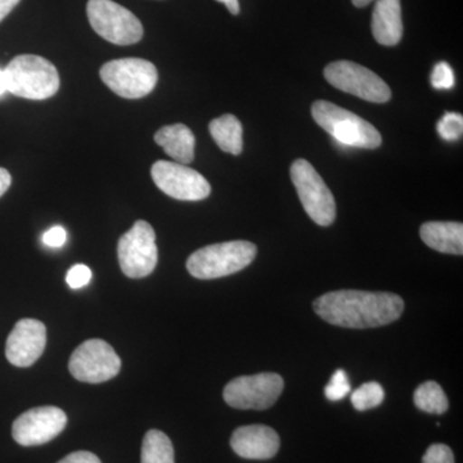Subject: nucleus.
Listing matches in <instances>:
<instances>
[{
    "instance_id": "32",
    "label": "nucleus",
    "mask_w": 463,
    "mask_h": 463,
    "mask_svg": "<svg viewBox=\"0 0 463 463\" xmlns=\"http://www.w3.org/2000/svg\"><path fill=\"white\" fill-rule=\"evenodd\" d=\"M216 2L224 3L225 7L228 8V11H230L232 14H240L239 0H216Z\"/></svg>"
},
{
    "instance_id": "34",
    "label": "nucleus",
    "mask_w": 463,
    "mask_h": 463,
    "mask_svg": "<svg viewBox=\"0 0 463 463\" xmlns=\"http://www.w3.org/2000/svg\"><path fill=\"white\" fill-rule=\"evenodd\" d=\"M353 5L358 8L367 7L368 5L373 2V0H352Z\"/></svg>"
},
{
    "instance_id": "22",
    "label": "nucleus",
    "mask_w": 463,
    "mask_h": 463,
    "mask_svg": "<svg viewBox=\"0 0 463 463\" xmlns=\"http://www.w3.org/2000/svg\"><path fill=\"white\" fill-rule=\"evenodd\" d=\"M385 399V392L379 383H364L361 388L353 392L352 404L359 412L373 410V408L379 407Z\"/></svg>"
},
{
    "instance_id": "14",
    "label": "nucleus",
    "mask_w": 463,
    "mask_h": 463,
    "mask_svg": "<svg viewBox=\"0 0 463 463\" xmlns=\"http://www.w3.org/2000/svg\"><path fill=\"white\" fill-rule=\"evenodd\" d=\"M47 345V328L38 319H20L9 334L5 356L16 367H30L41 358Z\"/></svg>"
},
{
    "instance_id": "9",
    "label": "nucleus",
    "mask_w": 463,
    "mask_h": 463,
    "mask_svg": "<svg viewBox=\"0 0 463 463\" xmlns=\"http://www.w3.org/2000/svg\"><path fill=\"white\" fill-rule=\"evenodd\" d=\"M323 74L332 87L368 102L386 103L392 99L389 85L379 75L352 61L332 62Z\"/></svg>"
},
{
    "instance_id": "10",
    "label": "nucleus",
    "mask_w": 463,
    "mask_h": 463,
    "mask_svg": "<svg viewBox=\"0 0 463 463\" xmlns=\"http://www.w3.org/2000/svg\"><path fill=\"white\" fill-rule=\"evenodd\" d=\"M283 388L285 383L279 373H258L230 381L223 397L225 403L236 410L263 411L276 403Z\"/></svg>"
},
{
    "instance_id": "33",
    "label": "nucleus",
    "mask_w": 463,
    "mask_h": 463,
    "mask_svg": "<svg viewBox=\"0 0 463 463\" xmlns=\"http://www.w3.org/2000/svg\"><path fill=\"white\" fill-rule=\"evenodd\" d=\"M7 79H5V70H0V96L7 93Z\"/></svg>"
},
{
    "instance_id": "4",
    "label": "nucleus",
    "mask_w": 463,
    "mask_h": 463,
    "mask_svg": "<svg viewBox=\"0 0 463 463\" xmlns=\"http://www.w3.org/2000/svg\"><path fill=\"white\" fill-rule=\"evenodd\" d=\"M312 116L316 123L341 145L374 149L383 143L381 134L373 125L328 100L313 103Z\"/></svg>"
},
{
    "instance_id": "13",
    "label": "nucleus",
    "mask_w": 463,
    "mask_h": 463,
    "mask_svg": "<svg viewBox=\"0 0 463 463\" xmlns=\"http://www.w3.org/2000/svg\"><path fill=\"white\" fill-rule=\"evenodd\" d=\"M67 425V416L53 405L36 407L18 416L12 425V437L24 447L43 446L57 438Z\"/></svg>"
},
{
    "instance_id": "5",
    "label": "nucleus",
    "mask_w": 463,
    "mask_h": 463,
    "mask_svg": "<svg viewBox=\"0 0 463 463\" xmlns=\"http://www.w3.org/2000/svg\"><path fill=\"white\" fill-rule=\"evenodd\" d=\"M99 74L109 90L127 99L148 96L158 80L156 67L142 58L109 61L102 66Z\"/></svg>"
},
{
    "instance_id": "28",
    "label": "nucleus",
    "mask_w": 463,
    "mask_h": 463,
    "mask_svg": "<svg viewBox=\"0 0 463 463\" xmlns=\"http://www.w3.org/2000/svg\"><path fill=\"white\" fill-rule=\"evenodd\" d=\"M67 241V232L61 225H54L43 234V243L48 248H62Z\"/></svg>"
},
{
    "instance_id": "11",
    "label": "nucleus",
    "mask_w": 463,
    "mask_h": 463,
    "mask_svg": "<svg viewBox=\"0 0 463 463\" xmlns=\"http://www.w3.org/2000/svg\"><path fill=\"white\" fill-rule=\"evenodd\" d=\"M70 373L81 383H100L114 379L121 370L120 356L100 339L85 341L76 347L69 362Z\"/></svg>"
},
{
    "instance_id": "16",
    "label": "nucleus",
    "mask_w": 463,
    "mask_h": 463,
    "mask_svg": "<svg viewBox=\"0 0 463 463\" xmlns=\"http://www.w3.org/2000/svg\"><path fill=\"white\" fill-rule=\"evenodd\" d=\"M374 41L381 45L392 47L403 36L401 0H376L373 14Z\"/></svg>"
},
{
    "instance_id": "2",
    "label": "nucleus",
    "mask_w": 463,
    "mask_h": 463,
    "mask_svg": "<svg viewBox=\"0 0 463 463\" xmlns=\"http://www.w3.org/2000/svg\"><path fill=\"white\" fill-rule=\"evenodd\" d=\"M7 90L21 99H51L60 90V75L50 61L35 54L14 57L5 69Z\"/></svg>"
},
{
    "instance_id": "30",
    "label": "nucleus",
    "mask_w": 463,
    "mask_h": 463,
    "mask_svg": "<svg viewBox=\"0 0 463 463\" xmlns=\"http://www.w3.org/2000/svg\"><path fill=\"white\" fill-rule=\"evenodd\" d=\"M20 0H0V23L14 11Z\"/></svg>"
},
{
    "instance_id": "26",
    "label": "nucleus",
    "mask_w": 463,
    "mask_h": 463,
    "mask_svg": "<svg viewBox=\"0 0 463 463\" xmlns=\"http://www.w3.org/2000/svg\"><path fill=\"white\" fill-rule=\"evenodd\" d=\"M91 279V270L87 265L76 264L66 274V282L70 288L78 289L85 288Z\"/></svg>"
},
{
    "instance_id": "7",
    "label": "nucleus",
    "mask_w": 463,
    "mask_h": 463,
    "mask_svg": "<svg viewBox=\"0 0 463 463\" xmlns=\"http://www.w3.org/2000/svg\"><path fill=\"white\" fill-rule=\"evenodd\" d=\"M91 29L116 45H132L143 38L141 21L129 9L112 0H90L87 5Z\"/></svg>"
},
{
    "instance_id": "6",
    "label": "nucleus",
    "mask_w": 463,
    "mask_h": 463,
    "mask_svg": "<svg viewBox=\"0 0 463 463\" xmlns=\"http://www.w3.org/2000/svg\"><path fill=\"white\" fill-rule=\"evenodd\" d=\"M289 175L297 188L301 205L310 219L321 227H328L334 223L336 219L334 194L312 164L303 158L295 161Z\"/></svg>"
},
{
    "instance_id": "27",
    "label": "nucleus",
    "mask_w": 463,
    "mask_h": 463,
    "mask_svg": "<svg viewBox=\"0 0 463 463\" xmlns=\"http://www.w3.org/2000/svg\"><path fill=\"white\" fill-rule=\"evenodd\" d=\"M422 463H455V455L446 444H432L426 450Z\"/></svg>"
},
{
    "instance_id": "20",
    "label": "nucleus",
    "mask_w": 463,
    "mask_h": 463,
    "mask_svg": "<svg viewBox=\"0 0 463 463\" xmlns=\"http://www.w3.org/2000/svg\"><path fill=\"white\" fill-rule=\"evenodd\" d=\"M141 463H175L172 440L160 430H149L142 444Z\"/></svg>"
},
{
    "instance_id": "1",
    "label": "nucleus",
    "mask_w": 463,
    "mask_h": 463,
    "mask_svg": "<svg viewBox=\"0 0 463 463\" xmlns=\"http://www.w3.org/2000/svg\"><path fill=\"white\" fill-rule=\"evenodd\" d=\"M317 315L331 325L345 328H373L398 321L403 315V298L390 292L340 289L317 298Z\"/></svg>"
},
{
    "instance_id": "25",
    "label": "nucleus",
    "mask_w": 463,
    "mask_h": 463,
    "mask_svg": "<svg viewBox=\"0 0 463 463\" xmlns=\"http://www.w3.org/2000/svg\"><path fill=\"white\" fill-rule=\"evenodd\" d=\"M431 85L435 90H452L455 85V74L447 62L438 63L432 70Z\"/></svg>"
},
{
    "instance_id": "3",
    "label": "nucleus",
    "mask_w": 463,
    "mask_h": 463,
    "mask_svg": "<svg viewBox=\"0 0 463 463\" xmlns=\"http://www.w3.org/2000/svg\"><path fill=\"white\" fill-rule=\"evenodd\" d=\"M258 249L248 241H230L197 250L187 260L191 276L215 279L245 269L254 261Z\"/></svg>"
},
{
    "instance_id": "8",
    "label": "nucleus",
    "mask_w": 463,
    "mask_h": 463,
    "mask_svg": "<svg viewBox=\"0 0 463 463\" xmlns=\"http://www.w3.org/2000/svg\"><path fill=\"white\" fill-rule=\"evenodd\" d=\"M118 263L125 276L143 279L154 272L158 261L156 233L146 221L134 223L118 240Z\"/></svg>"
},
{
    "instance_id": "17",
    "label": "nucleus",
    "mask_w": 463,
    "mask_h": 463,
    "mask_svg": "<svg viewBox=\"0 0 463 463\" xmlns=\"http://www.w3.org/2000/svg\"><path fill=\"white\" fill-rule=\"evenodd\" d=\"M429 248L443 254H463V225L456 222H429L420 230Z\"/></svg>"
},
{
    "instance_id": "12",
    "label": "nucleus",
    "mask_w": 463,
    "mask_h": 463,
    "mask_svg": "<svg viewBox=\"0 0 463 463\" xmlns=\"http://www.w3.org/2000/svg\"><path fill=\"white\" fill-rule=\"evenodd\" d=\"M151 175L157 188L173 199L201 201L212 192L205 176L183 164L157 161L152 165Z\"/></svg>"
},
{
    "instance_id": "29",
    "label": "nucleus",
    "mask_w": 463,
    "mask_h": 463,
    "mask_svg": "<svg viewBox=\"0 0 463 463\" xmlns=\"http://www.w3.org/2000/svg\"><path fill=\"white\" fill-rule=\"evenodd\" d=\"M58 463H102L96 455L85 450H79V452L70 453L65 458L61 459Z\"/></svg>"
},
{
    "instance_id": "24",
    "label": "nucleus",
    "mask_w": 463,
    "mask_h": 463,
    "mask_svg": "<svg viewBox=\"0 0 463 463\" xmlns=\"http://www.w3.org/2000/svg\"><path fill=\"white\" fill-rule=\"evenodd\" d=\"M352 392L349 379L344 370H337L336 373L332 374L330 383L325 388V395L328 401L339 402L341 399L346 397Z\"/></svg>"
},
{
    "instance_id": "15",
    "label": "nucleus",
    "mask_w": 463,
    "mask_h": 463,
    "mask_svg": "<svg viewBox=\"0 0 463 463\" xmlns=\"http://www.w3.org/2000/svg\"><path fill=\"white\" fill-rule=\"evenodd\" d=\"M281 440L273 429L264 425L242 426L231 438L232 449L246 459H269L279 453Z\"/></svg>"
},
{
    "instance_id": "23",
    "label": "nucleus",
    "mask_w": 463,
    "mask_h": 463,
    "mask_svg": "<svg viewBox=\"0 0 463 463\" xmlns=\"http://www.w3.org/2000/svg\"><path fill=\"white\" fill-rule=\"evenodd\" d=\"M439 136L448 142L461 139L463 133V118L457 112H447L437 125Z\"/></svg>"
},
{
    "instance_id": "18",
    "label": "nucleus",
    "mask_w": 463,
    "mask_h": 463,
    "mask_svg": "<svg viewBox=\"0 0 463 463\" xmlns=\"http://www.w3.org/2000/svg\"><path fill=\"white\" fill-rule=\"evenodd\" d=\"M155 142L161 146L175 163L185 165L194 161L196 139L187 125L174 124L161 128L155 134Z\"/></svg>"
},
{
    "instance_id": "31",
    "label": "nucleus",
    "mask_w": 463,
    "mask_h": 463,
    "mask_svg": "<svg viewBox=\"0 0 463 463\" xmlns=\"http://www.w3.org/2000/svg\"><path fill=\"white\" fill-rule=\"evenodd\" d=\"M11 174L8 173V170L0 167V197L8 191V188L11 187Z\"/></svg>"
},
{
    "instance_id": "19",
    "label": "nucleus",
    "mask_w": 463,
    "mask_h": 463,
    "mask_svg": "<svg viewBox=\"0 0 463 463\" xmlns=\"http://www.w3.org/2000/svg\"><path fill=\"white\" fill-rule=\"evenodd\" d=\"M210 134L218 147L227 154L240 155L243 149L242 125L234 115H223L209 125Z\"/></svg>"
},
{
    "instance_id": "21",
    "label": "nucleus",
    "mask_w": 463,
    "mask_h": 463,
    "mask_svg": "<svg viewBox=\"0 0 463 463\" xmlns=\"http://www.w3.org/2000/svg\"><path fill=\"white\" fill-rule=\"evenodd\" d=\"M414 404L422 412L432 414H443L449 408L446 392L435 381H426L416 389Z\"/></svg>"
}]
</instances>
